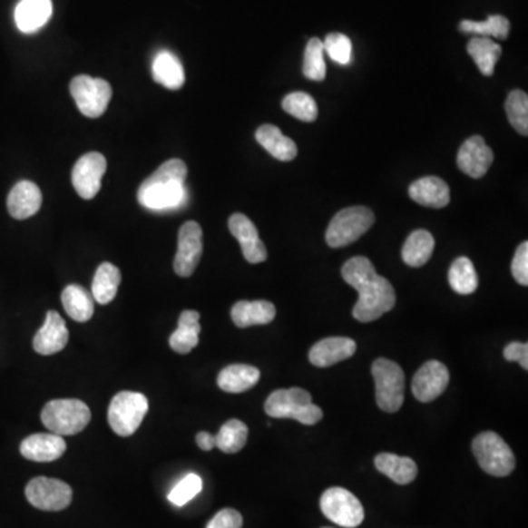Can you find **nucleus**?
<instances>
[{"label":"nucleus","mask_w":528,"mask_h":528,"mask_svg":"<svg viewBox=\"0 0 528 528\" xmlns=\"http://www.w3.org/2000/svg\"><path fill=\"white\" fill-rule=\"evenodd\" d=\"M342 278L358 292V301L352 310L358 322H375L394 310L396 303L394 287L386 278L377 275L367 257H352L342 268Z\"/></svg>","instance_id":"1"},{"label":"nucleus","mask_w":528,"mask_h":528,"mask_svg":"<svg viewBox=\"0 0 528 528\" xmlns=\"http://www.w3.org/2000/svg\"><path fill=\"white\" fill-rule=\"evenodd\" d=\"M188 169L181 159H171L149 176L138 190V201L149 210H172L187 200Z\"/></svg>","instance_id":"2"},{"label":"nucleus","mask_w":528,"mask_h":528,"mask_svg":"<svg viewBox=\"0 0 528 528\" xmlns=\"http://www.w3.org/2000/svg\"><path fill=\"white\" fill-rule=\"evenodd\" d=\"M269 417L291 418L301 425H314L323 418L320 406H314L311 395L301 387L273 392L264 404Z\"/></svg>","instance_id":"3"},{"label":"nucleus","mask_w":528,"mask_h":528,"mask_svg":"<svg viewBox=\"0 0 528 528\" xmlns=\"http://www.w3.org/2000/svg\"><path fill=\"white\" fill-rule=\"evenodd\" d=\"M92 411L80 399H54L47 402L42 411V421L50 433L59 436H73L87 427Z\"/></svg>","instance_id":"4"},{"label":"nucleus","mask_w":528,"mask_h":528,"mask_svg":"<svg viewBox=\"0 0 528 528\" xmlns=\"http://www.w3.org/2000/svg\"><path fill=\"white\" fill-rule=\"evenodd\" d=\"M373 225L375 215L368 207H347L337 211L330 220L326 230V242L332 249L347 247L352 242L358 241Z\"/></svg>","instance_id":"5"},{"label":"nucleus","mask_w":528,"mask_h":528,"mask_svg":"<svg viewBox=\"0 0 528 528\" xmlns=\"http://www.w3.org/2000/svg\"><path fill=\"white\" fill-rule=\"evenodd\" d=\"M373 377L376 383V401L385 413H396L404 404L406 376L395 361L377 358L373 363Z\"/></svg>","instance_id":"6"},{"label":"nucleus","mask_w":528,"mask_h":528,"mask_svg":"<svg viewBox=\"0 0 528 528\" xmlns=\"http://www.w3.org/2000/svg\"><path fill=\"white\" fill-rule=\"evenodd\" d=\"M473 454L482 470L494 477H506L515 468L513 452L496 433H480L473 440Z\"/></svg>","instance_id":"7"},{"label":"nucleus","mask_w":528,"mask_h":528,"mask_svg":"<svg viewBox=\"0 0 528 528\" xmlns=\"http://www.w3.org/2000/svg\"><path fill=\"white\" fill-rule=\"evenodd\" d=\"M149 411V401L138 392L122 391L115 395L109 406L108 420L118 436L134 435Z\"/></svg>","instance_id":"8"},{"label":"nucleus","mask_w":528,"mask_h":528,"mask_svg":"<svg viewBox=\"0 0 528 528\" xmlns=\"http://www.w3.org/2000/svg\"><path fill=\"white\" fill-rule=\"evenodd\" d=\"M69 90L81 113L87 118H100L103 115L112 99V87L108 81L90 75L73 78Z\"/></svg>","instance_id":"9"},{"label":"nucleus","mask_w":528,"mask_h":528,"mask_svg":"<svg viewBox=\"0 0 528 528\" xmlns=\"http://www.w3.org/2000/svg\"><path fill=\"white\" fill-rule=\"evenodd\" d=\"M320 509L325 517L345 528H356L363 523L364 509L361 502L342 487L326 490L320 499Z\"/></svg>","instance_id":"10"},{"label":"nucleus","mask_w":528,"mask_h":528,"mask_svg":"<svg viewBox=\"0 0 528 528\" xmlns=\"http://www.w3.org/2000/svg\"><path fill=\"white\" fill-rule=\"evenodd\" d=\"M25 496L34 508L54 513L71 505L73 489L62 480L35 477L25 487Z\"/></svg>","instance_id":"11"},{"label":"nucleus","mask_w":528,"mask_h":528,"mask_svg":"<svg viewBox=\"0 0 528 528\" xmlns=\"http://www.w3.org/2000/svg\"><path fill=\"white\" fill-rule=\"evenodd\" d=\"M201 256H203V230L194 220L185 222L178 232V249L173 261L176 275L190 278L196 272Z\"/></svg>","instance_id":"12"},{"label":"nucleus","mask_w":528,"mask_h":528,"mask_svg":"<svg viewBox=\"0 0 528 528\" xmlns=\"http://www.w3.org/2000/svg\"><path fill=\"white\" fill-rule=\"evenodd\" d=\"M108 161L103 154L92 152L84 154L73 169V185L81 199L92 200L102 188V180L106 173Z\"/></svg>","instance_id":"13"},{"label":"nucleus","mask_w":528,"mask_h":528,"mask_svg":"<svg viewBox=\"0 0 528 528\" xmlns=\"http://www.w3.org/2000/svg\"><path fill=\"white\" fill-rule=\"evenodd\" d=\"M449 370L440 361H427L418 368L413 379V394L420 402H432L446 391Z\"/></svg>","instance_id":"14"},{"label":"nucleus","mask_w":528,"mask_h":528,"mask_svg":"<svg viewBox=\"0 0 528 528\" xmlns=\"http://www.w3.org/2000/svg\"><path fill=\"white\" fill-rule=\"evenodd\" d=\"M230 234L237 238L241 245L245 260L251 264L263 263L268 259V249L259 237L256 225L242 213H235L228 220Z\"/></svg>","instance_id":"15"},{"label":"nucleus","mask_w":528,"mask_h":528,"mask_svg":"<svg viewBox=\"0 0 528 528\" xmlns=\"http://www.w3.org/2000/svg\"><path fill=\"white\" fill-rule=\"evenodd\" d=\"M456 163L461 172L479 180L486 175L494 163V152L487 146L483 137L474 135L468 138L467 142L461 146Z\"/></svg>","instance_id":"16"},{"label":"nucleus","mask_w":528,"mask_h":528,"mask_svg":"<svg viewBox=\"0 0 528 528\" xmlns=\"http://www.w3.org/2000/svg\"><path fill=\"white\" fill-rule=\"evenodd\" d=\"M21 455L35 463H50L61 458L66 451L64 437L54 433H35L23 440Z\"/></svg>","instance_id":"17"},{"label":"nucleus","mask_w":528,"mask_h":528,"mask_svg":"<svg viewBox=\"0 0 528 528\" xmlns=\"http://www.w3.org/2000/svg\"><path fill=\"white\" fill-rule=\"evenodd\" d=\"M69 341V332L66 329V323L61 318L58 311H49L46 314V322L35 333L33 347L35 352L42 356H54L56 352H61L65 348Z\"/></svg>","instance_id":"18"},{"label":"nucleus","mask_w":528,"mask_h":528,"mask_svg":"<svg viewBox=\"0 0 528 528\" xmlns=\"http://www.w3.org/2000/svg\"><path fill=\"white\" fill-rule=\"evenodd\" d=\"M356 351L357 344L351 337H326L311 347L308 358L316 367H330L333 364L348 360Z\"/></svg>","instance_id":"19"},{"label":"nucleus","mask_w":528,"mask_h":528,"mask_svg":"<svg viewBox=\"0 0 528 528\" xmlns=\"http://www.w3.org/2000/svg\"><path fill=\"white\" fill-rule=\"evenodd\" d=\"M43 196L40 188L31 181H20L12 188L8 196L9 215L18 220L34 216L42 207Z\"/></svg>","instance_id":"20"},{"label":"nucleus","mask_w":528,"mask_h":528,"mask_svg":"<svg viewBox=\"0 0 528 528\" xmlns=\"http://www.w3.org/2000/svg\"><path fill=\"white\" fill-rule=\"evenodd\" d=\"M54 14L52 0H20L16 5L15 24L24 34H33L46 25Z\"/></svg>","instance_id":"21"},{"label":"nucleus","mask_w":528,"mask_h":528,"mask_svg":"<svg viewBox=\"0 0 528 528\" xmlns=\"http://www.w3.org/2000/svg\"><path fill=\"white\" fill-rule=\"evenodd\" d=\"M408 194L416 203L432 209H444L451 201L448 184L437 176H425L416 181L410 185Z\"/></svg>","instance_id":"22"},{"label":"nucleus","mask_w":528,"mask_h":528,"mask_svg":"<svg viewBox=\"0 0 528 528\" xmlns=\"http://www.w3.org/2000/svg\"><path fill=\"white\" fill-rule=\"evenodd\" d=\"M230 318L237 328L269 325L276 318V308L270 301H238L230 310Z\"/></svg>","instance_id":"23"},{"label":"nucleus","mask_w":528,"mask_h":528,"mask_svg":"<svg viewBox=\"0 0 528 528\" xmlns=\"http://www.w3.org/2000/svg\"><path fill=\"white\" fill-rule=\"evenodd\" d=\"M200 313L194 310H185L178 318V329L169 337V345L178 354H188L199 345Z\"/></svg>","instance_id":"24"},{"label":"nucleus","mask_w":528,"mask_h":528,"mask_svg":"<svg viewBox=\"0 0 528 528\" xmlns=\"http://www.w3.org/2000/svg\"><path fill=\"white\" fill-rule=\"evenodd\" d=\"M256 140L269 154L280 161H294L298 153L297 144L275 125H261L256 131Z\"/></svg>","instance_id":"25"},{"label":"nucleus","mask_w":528,"mask_h":528,"mask_svg":"<svg viewBox=\"0 0 528 528\" xmlns=\"http://www.w3.org/2000/svg\"><path fill=\"white\" fill-rule=\"evenodd\" d=\"M260 380V370L247 364H232L218 376V386L230 394H241L256 386Z\"/></svg>","instance_id":"26"},{"label":"nucleus","mask_w":528,"mask_h":528,"mask_svg":"<svg viewBox=\"0 0 528 528\" xmlns=\"http://www.w3.org/2000/svg\"><path fill=\"white\" fill-rule=\"evenodd\" d=\"M375 465L382 474L396 484H410L418 474L417 464L408 456H398L383 452L375 458Z\"/></svg>","instance_id":"27"},{"label":"nucleus","mask_w":528,"mask_h":528,"mask_svg":"<svg viewBox=\"0 0 528 528\" xmlns=\"http://www.w3.org/2000/svg\"><path fill=\"white\" fill-rule=\"evenodd\" d=\"M153 78L157 84L169 90H180L185 84L184 66L175 54L161 50L153 61Z\"/></svg>","instance_id":"28"},{"label":"nucleus","mask_w":528,"mask_h":528,"mask_svg":"<svg viewBox=\"0 0 528 528\" xmlns=\"http://www.w3.org/2000/svg\"><path fill=\"white\" fill-rule=\"evenodd\" d=\"M62 304L69 318L75 322L85 323L94 314V298L93 295L81 285H68L62 291Z\"/></svg>","instance_id":"29"},{"label":"nucleus","mask_w":528,"mask_h":528,"mask_svg":"<svg viewBox=\"0 0 528 528\" xmlns=\"http://www.w3.org/2000/svg\"><path fill=\"white\" fill-rule=\"evenodd\" d=\"M121 270L115 264L102 263L97 268L93 279L92 295L94 301L106 306L115 299L118 288L121 285Z\"/></svg>","instance_id":"30"},{"label":"nucleus","mask_w":528,"mask_h":528,"mask_svg":"<svg viewBox=\"0 0 528 528\" xmlns=\"http://www.w3.org/2000/svg\"><path fill=\"white\" fill-rule=\"evenodd\" d=\"M435 249V238L425 230H414L402 247V260L410 268L425 266Z\"/></svg>","instance_id":"31"},{"label":"nucleus","mask_w":528,"mask_h":528,"mask_svg":"<svg viewBox=\"0 0 528 528\" xmlns=\"http://www.w3.org/2000/svg\"><path fill=\"white\" fill-rule=\"evenodd\" d=\"M468 54H470L475 65L479 66L480 73L486 77L494 75V66L498 64L502 54V47L494 40L487 37H474L471 39L467 46Z\"/></svg>","instance_id":"32"},{"label":"nucleus","mask_w":528,"mask_h":528,"mask_svg":"<svg viewBox=\"0 0 528 528\" xmlns=\"http://www.w3.org/2000/svg\"><path fill=\"white\" fill-rule=\"evenodd\" d=\"M449 285L460 295H470L479 288V276L474 264L467 257H460L449 269Z\"/></svg>","instance_id":"33"},{"label":"nucleus","mask_w":528,"mask_h":528,"mask_svg":"<svg viewBox=\"0 0 528 528\" xmlns=\"http://www.w3.org/2000/svg\"><path fill=\"white\" fill-rule=\"evenodd\" d=\"M511 23L508 18L502 15H490L486 21L475 23V21H461L460 31L465 34H474L475 37H494V39H508Z\"/></svg>","instance_id":"34"},{"label":"nucleus","mask_w":528,"mask_h":528,"mask_svg":"<svg viewBox=\"0 0 528 528\" xmlns=\"http://www.w3.org/2000/svg\"><path fill=\"white\" fill-rule=\"evenodd\" d=\"M249 439V427L241 420L226 421L215 435L216 448L225 454H237L244 448Z\"/></svg>","instance_id":"35"},{"label":"nucleus","mask_w":528,"mask_h":528,"mask_svg":"<svg viewBox=\"0 0 528 528\" xmlns=\"http://www.w3.org/2000/svg\"><path fill=\"white\" fill-rule=\"evenodd\" d=\"M282 108L287 113L304 122H314L318 116V108L316 100L303 92H295L288 94L282 102Z\"/></svg>","instance_id":"36"},{"label":"nucleus","mask_w":528,"mask_h":528,"mask_svg":"<svg viewBox=\"0 0 528 528\" xmlns=\"http://www.w3.org/2000/svg\"><path fill=\"white\" fill-rule=\"evenodd\" d=\"M508 121L521 135H528V96L523 90H513L506 99Z\"/></svg>","instance_id":"37"},{"label":"nucleus","mask_w":528,"mask_h":528,"mask_svg":"<svg viewBox=\"0 0 528 528\" xmlns=\"http://www.w3.org/2000/svg\"><path fill=\"white\" fill-rule=\"evenodd\" d=\"M303 73L304 77L311 81H323L326 78L325 49L322 40L318 37L310 39L307 44Z\"/></svg>","instance_id":"38"},{"label":"nucleus","mask_w":528,"mask_h":528,"mask_svg":"<svg viewBox=\"0 0 528 528\" xmlns=\"http://www.w3.org/2000/svg\"><path fill=\"white\" fill-rule=\"evenodd\" d=\"M203 489V480L200 475L191 474L185 475L184 479L181 480L168 494V499L171 504L175 506L187 505L188 502L196 498L197 494Z\"/></svg>","instance_id":"39"},{"label":"nucleus","mask_w":528,"mask_h":528,"mask_svg":"<svg viewBox=\"0 0 528 528\" xmlns=\"http://www.w3.org/2000/svg\"><path fill=\"white\" fill-rule=\"evenodd\" d=\"M323 49L329 54L332 61L337 62L339 65H348L351 62V40L341 33H330L323 42Z\"/></svg>","instance_id":"40"},{"label":"nucleus","mask_w":528,"mask_h":528,"mask_svg":"<svg viewBox=\"0 0 528 528\" xmlns=\"http://www.w3.org/2000/svg\"><path fill=\"white\" fill-rule=\"evenodd\" d=\"M511 270H513V278L517 280L518 284L523 285V287H527L528 285V242L524 241L518 247L517 251H515V256H513V266H511Z\"/></svg>","instance_id":"41"},{"label":"nucleus","mask_w":528,"mask_h":528,"mask_svg":"<svg viewBox=\"0 0 528 528\" xmlns=\"http://www.w3.org/2000/svg\"><path fill=\"white\" fill-rule=\"evenodd\" d=\"M242 515L232 508H225L219 511L215 517L211 518L207 528H241Z\"/></svg>","instance_id":"42"},{"label":"nucleus","mask_w":528,"mask_h":528,"mask_svg":"<svg viewBox=\"0 0 528 528\" xmlns=\"http://www.w3.org/2000/svg\"><path fill=\"white\" fill-rule=\"evenodd\" d=\"M504 357L506 361H518L521 367L528 370V344L523 342H511L504 349Z\"/></svg>","instance_id":"43"},{"label":"nucleus","mask_w":528,"mask_h":528,"mask_svg":"<svg viewBox=\"0 0 528 528\" xmlns=\"http://www.w3.org/2000/svg\"><path fill=\"white\" fill-rule=\"evenodd\" d=\"M197 445L201 451H211L216 448L215 436L207 432H200L196 437Z\"/></svg>","instance_id":"44"}]
</instances>
